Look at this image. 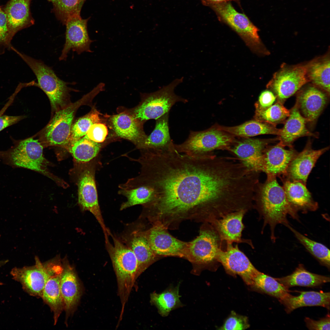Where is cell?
Here are the masks:
<instances>
[{
	"mask_svg": "<svg viewBox=\"0 0 330 330\" xmlns=\"http://www.w3.org/2000/svg\"><path fill=\"white\" fill-rule=\"evenodd\" d=\"M161 226L152 225L145 229L146 236L152 250L159 257L173 256L185 258L188 242L177 239Z\"/></svg>",
	"mask_w": 330,
	"mask_h": 330,
	"instance_id": "obj_17",
	"label": "cell"
},
{
	"mask_svg": "<svg viewBox=\"0 0 330 330\" xmlns=\"http://www.w3.org/2000/svg\"><path fill=\"white\" fill-rule=\"evenodd\" d=\"M275 278L288 289L295 286L318 287L330 282L329 277L310 272L302 264H299L291 274L281 278Z\"/></svg>",
	"mask_w": 330,
	"mask_h": 330,
	"instance_id": "obj_32",
	"label": "cell"
},
{
	"mask_svg": "<svg viewBox=\"0 0 330 330\" xmlns=\"http://www.w3.org/2000/svg\"><path fill=\"white\" fill-rule=\"evenodd\" d=\"M45 262L49 275L41 298L53 312L55 325L61 314L64 310V304L60 287L61 277L63 270L62 262L59 257H57Z\"/></svg>",
	"mask_w": 330,
	"mask_h": 330,
	"instance_id": "obj_16",
	"label": "cell"
},
{
	"mask_svg": "<svg viewBox=\"0 0 330 330\" xmlns=\"http://www.w3.org/2000/svg\"><path fill=\"white\" fill-rule=\"evenodd\" d=\"M86 0H80V2L82 5H83V3Z\"/></svg>",
	"mask_w": 330,
	"mask_h": 330,
	"instance_id": "obj_49",
	"label": "cell"
},
{
	"mask_svg": "<svg viewBox=\"0 0 330 330\" xmlns=\"http://www.w3.org/2000/svg\"><path fill=\"white\" fill-rule=\"evenodd\" d=\"M88 19H83L80 15L73 16L65 23V41L59 57L60 61H66L68 54L72 50L78 54L84 52H92L90 47L93 42L90 38L87 29Z\"/></svg>",
	"mask_w": 330,
	"mask_h": 330,
	"instance_id": "obj_15",
	"label": "cell"
},
{
	"mask_svg": "<svg viewBox=\"0 0 330 330\" xmlns=\"http://www.w3.org/2000/svg\"><path fill=\"white\" fill-rule=\"evenodd\" d=\"M108 134L106 126L103 123H98L92 125L85 135L94 142L101 143L105 141Z\"/></svg>",
	"mask_w": 330,
	"mask_h": 330,
	"instance_id": "obj_43",
	"label": "cell"
},
{
	"mask_svg": "<svg viewBox=\"0 0 330 330\" xmlns=\"http://www.w3.org/2000/svg\"><path fill=\"white\" fill-rule=\"evenodd\" d=\"M201 1H204L207 2H218L225 1L231 2V1H233L237 3L239 6L241 7L240 4V0H201Z\"/></svg>",
	"mask_w": 330,
	"mask_h": 330,
	"instance_id": "obj_47",
	"label": "cell"
},
{
	"mask_svg": "<svg viewBox=\"0 0 330 330\" xmlns=\"http://www.w3.org/2000/svg\"><path fill=\"white\" fill-rule=\"evenodd\" d=\"M253 208L258 212L259 218L263 220L261 232L269 225L271 239L273 242L276 239L274 231L276 226L278 224L285 226L289 224L288 215L299 220L298 212L288 202L283 187L278 183L275 176H267L264 183L259 182L257 184L253 198Z\"/></svg>",
	"mask_w": 330,
	"mask_h": 330,
	"instance_id": "obj_2",
	"label": "cell"
},
{
	"mask_svg": "<svg viewBox=\"0 0 330 330\" xmlns=\"http://www.w3.org/2000/svg\"><path fill=\"white\" fill-rule=\"evenodd\" d=\"M169 112L156 119L155 127L147 136L140 149L166 151L174 147L169 127Z\"/></svg>",
	"mask_w": 330,
	"mask_h": 330,
	"instance_id": "obj_30",
	"label": "cell"
},
{
	"mask_svg": "<svg viewBox=\"0 0 330 330\" xmlns=\"http://www.w3.org/2000/svg\"><path fill=\"white\" fill-rule=\"evenodd\" d=\"M24 116L0 115V131L5 128L15 124L23 119Z\"/></svg>",
	"mask_w": 330,
	"mask_h": 330,
	"instance_id": "obj_46",
	"label": "cell"
},
{
	"mask_svg": "<svg viewBox=\"0 0 330 330\" xmlns=\"http://www.w3.org/2000/svg\"><path fill=\"white\" fill-rule=\"evenodd\" d=\"M235 141L228 151L249 170L259 173L261 172L262 160L263 151L278 138L262 139L243 138Z\"/></svg>",
	"mask_w": 330,
	"mask_h": 330,
	"instance_id": "obj_14",
	"label": "cell"
},
{
	"mask_svg": "<svg viewBox=\"0 0 330 330\" xmlns=\"http://www.w3.org/2000/svg\"><path fill=\"white\" fill-rule=\"evenodd\" d=\"M330 315L328 313L325 317L318 320H315L306 317L305 321L306 326L310 330H329Z\"/></svg>",
	"mask_w": 330,
	"mask_h": 330,
	"instance_id": "obj_44",
	"label": "cell"
},
{
	"mask_svg": "<svg viewBox=\"0 0 330 330\" xmlns=\"http://www.w3.org/2000/svg\"><path fill=\"white\" fill-rule=\"evenodd\" d=\"M276 97L271 91L265 90L260 94L258 101L255 103L260 107L266 108L272 105L275 101Z\"/></svg>",
	"mask_w": 330,
	"mask_h": 330,
	"instance_id": "obj_45",
	"label": "cell"
},
{
	"mask_svg": "<svg viewBox=\"0 0 330 330\" xmlns=\"http://www.w3.org/2000/svg\"><path fill=\"white\" fill-rule=\"evenodd\" d=\"M251 286L262 292L277 298L279 301L290 294L288 289L275 278L260 272L255 277Z\"/></svg>",
	"mask_w": 330,
	"mask_h": 330,
	"instance_id": "obj_37",
	"label": "cell"
},
{
	"mask_svg": "<svg viewBox=\"0 0 330 330\" xmlns=\"http://www.w3.org/2000/svg\"><path fill=\"white\" fill-rule=\"evenodd\" d=\"M283 104L277 101L274 104L263 108L255 104L254 119L276 126L278 124L284 123L289 115L290 111Z\"/></svg>",
	"mask_w": 330,
	"mask_h": 330,
	"instance_id": "obj_36",
	"label": "cell"
},
{
	"mask_svg": "<svg viewBox=\"0 0 330 330\" xmlns=\"http://www.w3.org/2000/svg\"><path fill=\"white\" fill-rule=\"evenodd\" d=\"M281 180L287 198L296 211L306 213L318 209V204L314 200L306 184L299 181Z\"/></svg>",
	"mask_w": 330,
	"mask_h": 330,
	"instance_id": "obj_28",
	"label": "cell"
},
{
	"mask_svg": "<svg viewBox=\"0 0 330 330\" xmlns=\"http://www.w3.org/2000/svg\"><path fill=\"white\" fill-rule=\"evenodd\" d=\"M309 82L306 64L283 65L274 74L266 86L274 93L277 101L284 104Z\"/></svg>",
	"mask_w": 330,
	"mask_h": 330,
	"instance_id": "obj_12",
	"label": "cell"
},
{
	"mask_svg": "<svg viewBox=\"0 0 330 330\" xmlns=\"http://www.w3.org/2000/svg\"><path fill=\"white\" fill-rule=\"evenodd\" d=\"M179 285L170 288L160 293L153 292L150 295V302L157 308L163 317L167 316L170 312L182 306L179 294Z\"/></svg>",
	"mask_w": 330,
	"mask_h": 330,
	"instance_id": "obj_35",
	"label": "cell"
},
{
	"mask_svg": "<svg viewBox=\"0 0 330 330\" xmlns=\"http://www.w3.org/2000/svg\"><path fill=\"white\" fill-rule=\"evenodd\" d=\"M12 140L13 145L10 148L0 151V159L5 164L14 168L34 170L50 177L46 170L43 147L38 140L30 138Z\"/></svg>",
	"mask_w": 330,
	"mask_h": 330,
	"instance_id": "obj_6",
	"label": "cell"
},
{
	"mask_svg": "<svg viewBox=\"0 0 330 330\" xmlns=\"http://www.w3.org/2000/svg\"><path fill=\"white\" fill-rule=\"evenodd\" d=\"M113 244L105 240L117 281L118 293L123 313L135 283L140 276L137 258L132 251L122 241L113 236Z\"/></svg>",
	"mask_w": 330,
	"mask_h": 330,
	"instance_id": "obj_3",
	"label": "cell"
},
{
	"mask_svg": "<svg viewBox=\"0 0 330 330\" xmlns=\"http://www.w3.org/2000/svg\"><path fill=\"white\" fill-rule=\"evenodd\" d=\"M63 270L61 277L60 287L64 304L66 324L68 318L74 313L82 293L81 282L74 267L66 258L62 260Z\"/></svg>",
	"mask_w": 330,
	"mask_h": 330,
	"instance_id": "obj_19",
	"label": "cell"
},
{
	"mask_svg": "<svg viewBox=\"0 0 330 330\" xmlns=\"http://www.w3.org/2000/svg\"><path fill=\"white\" fill-rule=\"evenodd\" d=\"M298 152L293 147L286 149L278 143L274 145L267 146L262 157L261 172L267 176L280 178L285 174L291 162Z\"/></svg>",
	"mask_w": 330,
	"mask_h": 330,
	"instance_id": "obj_23",
	"label": "cell"
},
{
	"mask_svg": "<svg viewBox=\"0 0 330 330\" xmlns=\"http://www.w3.org/2000/svg\"><path fill=\"white\" fill-rule=\"evenodd\" d=\"M99 161L94 160L83 163L78 174V203L83 211H88L96 218L106 237L110 233L106 227L99 204L95 174Z\"/></svg>",
	"mask_w": 330,
	"mask_h": 330,
	"instance_id": "obj_10",
	"label": "cell"
},
{
	"mask_svg": "<svg viewBox=\"0 0 330 330\" xmlns=\"http://www.w3.org/2000/svg\"><path fill=\"white\" fill-rule=\"evenodd\" d=\"M216 259L226 271L240 276L244 282L251 286L255 277L259 272L248 257L239 248L231 243L224 244L218 250Z\"/></svg>",
	"mask_w": 330,
	"mask_h": 330,
	"instance_id": "obj_13",
	"label": "cell"
},
{
	"mask_svg": "<svg viewBox=\"0 0 330 330\" xmlns=\"http://www.w3.org/2000/svg\"><path fill=\"white\" fill-rule=\"evenodd\" d=\"M247 211L241 210L230 212L210 223L218 234L221 244L246 243L254 248L251 240L242 238L245 228L243 219Z\"/></svg>",
	"mask_w": 330,
	"mask_h": 330,
	"instance_id": "obj_21",
	"label": "cell"
},
{
	"mask_svg": "<svg viewBox=\"0 0 330 330\" xmlns=\"http://www.w3.org/2000/svg\"><path fill=\"white\" fill-rule=\"evenodd\" d=\"M299 295L295 296L289 294L279 301L289 314L299 307L309 306H320L330 309L329 292L314 291L299 292Z\"/></svg>",
	"mask_w": 330,
	"mask_h": 330,
	"instance_id": "obj_29",
	"label": "cell"
},
{
	"mask_svg": "<svg viewBox=\"0 0 330 330\" xmlns=\"http://www.w3.org/2000/svg\"><path fill=\"white\" fill-rule=\"evenodd\" d=\"M100 121L99 113L95 109L78 119L72 125L68 145L85 135L92 125Z\"/></svg>",
	"mask_w": 330,
	"mask_h": 330,
	"instance_id": "obj_39",
	"label": "cell"
},
{
	"mask_svg": "<svg viewBox=\"0 0 330 330\" xmlns=\"http://www.w3.org/2000/svg\"><path fill=\"white\" fill-rule=\"evenodd\" d=\"M31 0H9L4 8L11 41L17 32L34 24L30 10Z\"/></svg>",
	"mask_w": 330,
	"mask_h": 330,
	"instance_id": "obj_25",
	"label": "cell"
},
{
	"mask_svg": "<svg viewBox=\"0 0 330 330\" xmlns=\"http://www.w3.org/2000/svg\"><path fill=\"white\" fill-rule=\"evenodd\" d=\"M218 128L234 136L249 138L262 134H273L278 136L281 129L269 123L255 119L247 121L239 125L226 127L215 125Z\"/></svg>",
	"mask_w": 330,
	"mask_h": 330,
	"instance_id": "obj_31",
	"label": "cell"
},
{
	"mask_svg": "<svg viewBox=\"0 0 330 330\" xmlns=\"http://www.w3.org/2000/svg\"><path fill=\"white\" fill-rule=\"evenodd\" d=\"M247 317L240 315L232 311L219 329L225 330H245L249 327Z\"/></svg>",
	"mask_w": 330,
	"mask_h": 330,
	"instance_id": "obj_41",
	"label": "cell"
},
{
	"mask_svg": "<svg viewBox=\"0 0 330 330\" xmlns=\"http://www.w3.org/2000/svg\"><path fill=\"white\" fill-rule=\"evenodd\" d=\"M183 79V77L176 79L155 92L144 94L141 103L134 109L132 115L144 123L150 119L156 120L169 112L177 102H188V100L176 95L174 91Z\"/></svg>",
	"mask_w": 330,
	"mask_h": 330,
	"instance_id": "obj_8",
	"label": "cell"
},
{
	"mask_svg": "<svg viewBox=\"0 0 330 330\" xmlns=\"http://www.w3.org/2000/svg\"><path fill=\"white\" fill-rule=\"evenodd\" d=\"M329 149L327 147L314 149L308 141L303 149L298 152L290 163L285 174L280 178L291 181H299L305 184L309 174L320 157Z\"/></svg>",
	"mask_w": 330,
	"mask_h": 330,
	"instance_id": "obj_20",
	"label": "cell"
},
{
	"mask_svg": "<svg viewBox=\"0 0 330 330\" xmlns=\"http://www.w3.org/2000/svg\"><path fill=\"white\" fill-rule=\"evenodd\" d=\"M140 164V182L153 190L142 212L152 225L174 230L186 220L210 223L234 211L238 203L240 179L226 157L213 152L192 157L174 147L148 151Z\"/></svg>",
	"mask_w": 330,
	"mask_h": 330,
	"instance_id": "obj_1",
	"label": "cell"
},
{
	"mask_svg": "<svg viewBox=\"0 0 330 330\" xmlns=\"http://www.w3.org/2000/svg\"><path fill=\"white\" fill-rule=\"evenodd\" d=\"M329 96L314 85H309L298 93L295 105L307 123L313 124L327 104Z\"/></svg>",
	"mask_w": 330,
	"mask_h": 330,
	"instance_id": "obj_22",
	"label": "cell"
},
{
	"mask_svg": "<svg viewBox=\"0 0 330 330\" xmlns=\"http://www.w3.org/2000/svg\"><path fill=\"white\" fill-rule=\"evenodd\" d=\"M235 137L215 125L203 131H191L185 141L180 144H174V147L179 153L198 157L216 149L228 150L236 140Z\"/></svg>",
	"mask_w": 330,
	"mask_h": 330,
	"instance_id": "obj_7",
	"label": "cell"
},
{
	"mask_svg": "<svg viewBox=\"0 0 330 330\" xmlns=\"http://www.w3.org/2000/svg\"><path fill=\"white\" fill-rule=\"evenodd\" d=\"M307 75L313 85L330 95V59L328 55L306 64Z\"/></svg>",
	"mask_w": 330,
	"mask_h": 330,
	"instance_id": "obj_33",
	"label": "cell"
},
{
	"mask_svg": "<svg viewBox=\"0 0 330 330\" xmlns=\"http://www.w3.org/2000/svg\"><path fill=\"white\" fill-rule=\"evenodd\" d=\"M144 227L142 225H139L122 237L123 242L132 251L137 258L140 275L160 258L151 248Z\"/></svg>",
	"mask_w": 330,
	"mask_h": 330,
	"instance_id": "obj_24",
	"label": "cell"
},
{
	"mask_svg": "<svg viewBox=\"0 0 330 330\" xmlns=\"http://www.w3.org/2000/svg\"><path fill=\"white\" fill-rule=\"evenodd\" d=\"M203 4L210 8L220 22L235 32L254 52H262L263 46L259 36L258 28L244 13L237 11L230 1L218 2L201 1Z\"/></svg>",
	"mask_w": 330,
	"mask_h": 330,
	"instance_id": "obj_4",
	"label": "cell"
},
{
	"mask_svg": "<svg viewBox=\"0 0 330 330\" xmlns=\"http://www.w3.org/2000/svg\"><path fill=\"white\" fill-rule=\"evenodd\" d=\"M283 127L278 136V143L284 147H293V142L298 138L304 136L317 137L307 128L306 119L301 115L295 105L290 110Z\"/></svg>",
	"mask_w": 330,
	"mask_h": 330,
	"instance_id": "obj_27",
	"label": "cell"
},
{
	"mask_svg": "<svg viewBox=\"0 0 330 330\" xmlns=\"http://www.w3.org/2000/svg\"><path fill=\"white\" fill-rule=\"evenodd\" d=\"M102 145L101 143L94 142L85 135L69 144L65 148L78 162H88L98 155Z\"/></svg>",
	"mask_w": 330,
	"mask_h": 330,
	"instance_id": "obj_34",
	"label": "cell"
},
{
	"mask_svg": "<svg viewBox=\"0 0 330 330\" xmlns=\"http://www.w3.org/2000/svg\"><path fill=\"white\" fill-rule=\"evenodd\" d=\"M35 264L21 268L14 267L10 272L13 278L19 282L24 291L31 295L41 298L42 292L49 277L46 262L42 263L37 257Z\"/></svg>",
	"mask_w": 330,
	"mask_h": 330,
	"instance_id": "obj_18",
	"label": "cell"
},
{
	"mask_svg": "<svg viewBox=\"0 0 330 330\" xmlns=\"http://www.w3.org/2000/svg\"><path fill=\"white\" fill-rule=\"evenodd\" d=\"M8 262L7 260H3L0 261V267L5 265Z\"/></svg>",
	"mask_w": 330,
	"mask_h": 330,
	"instance_id": "obj_48",
	"label": "cell"
},
{
	"mask_svg": "<svg viewBox=\"0 0 330 330\" xmlns=\"http://www.w3.org/2000/svg\"><path fill=\"white\" fill-rule=\"evenodd\" d=\"M221 242L217 233L208 222L203 223L199 234L188 242L185 258L193 265V270L207 267L217 262L216 256Z\"/></svg>",
	"mask_w": 330,
	"mask_h": 330,
	"instance_id": "obj_9",
	"label": "cell"
},
{
	"mask_svg": "<svg viewBox=\"0 0 330 330\" xmlns=\"http://www.w3.org/2000/svg\"></svg>",
	"mask_w": 330,
	"mask_h": 330,
	"instance_id": "obj_50",
	"label": "cell"
},
{
	"mask_svg": "<svg viewBox=\"0 0 330 330\" xmlns=\"http://www.w3.org/2000/svg\"><path fill=\"white\" fill-rule=\"evenodd\" d=\"M11 42L6 16L0 6V55L3 54L6 49H11Z\"/></svg>",
	"mask_w": 330,
	"mask_h": 330,
	"instance_id": "obj_42",
	"label": "cell"
},
{
	"mask_svg": "<svg viewBox=\"0 0 330 330\" xmlns=\"http://www.w3.org/2000/svg\"><path fill=\"white\" fill-rule=\"evenodd\" d=\"M111 121L118 136L131 141L140 149L147 136L143 128V122L125 113L113 116Z\"/></svg>",
	"mask_w": 330,
	"mask_h": 330,
	"instance_id": "obj_26",
	"label": "cell"
},
{
	"mask_svg": "<svg viewBox=\"0 0 330 330\" xmlns=\"http://www.w3.org/2000/svg\"><path fill=\"white\" fill-rule=\"evenodd\" d=\"M293 233L296 238L308 251L322 265L330 269V251L326 246L303 235L289 224L286 226Z\"/></svg>",
	"mask_w": 330,
	"mask_h": 330,
	"instance_id": "obj_38",
	"label": "cell"
},
{
	"mask_svg": "<svg viewBox=\"0 0 330 330\" xmlns=\"http://www.w3.org/2000/svg\"><path fill=\"white\" fill-rule=\"evenodd\" d=\"M12 50L34 72L38 81L37 86L40 88L47 95L52 108L57 111L65 107L69 93L73 90L68 86L69 83L60 79L51 68L42 61L22 53L14 47Z\"/></svg>",
	"mask_w": 330,
	"mask_h": 330,
	"instance_id": "obj_5",
	"label": "cell"
},
{
	"mask_svg": "<svg viewBox=\"0 0 330 330\" xmlns=\"http://www.w3.org/2000/svg\"><path fill=\"white\" fill-rule=\"evenodd\" d=\"M94 97L90 92L81 100L57 111L44 130L46 145L66 148L69 143L73 121L77 109L85 101Z\"/></svg>",
	"mask_w": 330,
	"mask_h": 330,
	"instance_id": "obj_11",
	"label": "cell"
},
{
	"mask_svg": "<svg viewBox=\"0 0 330 330\" xmlns=\"http://www.w3.org/2000/svg\"><path fill=\"white\" fill-rule=\"evenodd\" d=\"M52 3L53 10L58 19L65 25L68 19L80 14L82 5L80 0H49Z\"/></svg>",
	"mask_w": 330,
	"mask_h": 330,
	"instance_id": "obj_40",
	"label": "cell"
}]
</instances>
